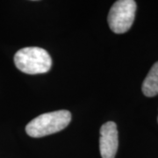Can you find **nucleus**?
Wrapping results in <instances>:
<instances>
[{
	"label": "nucleus",
	"instance_id": "nucleus-1",
	"mask_svg": "<svg viewBox=\"0 0 158 158\" xmlns=\"http://www.w3.org/2000/svg\"><path fill=\"white\" fill-rule=\"evenodd\" d=\"M70 121L71 113L67 110L43 113L27 125L26 132L33 138H40L62 131L68 127Z\"/></svg>",
	"mask_w": 158,
	"mask_h": 158
},
{
	"label": "nucleus",
	"instance_id": "nucleus-2",
	"mask_svg": "<svg viewBox=\"0 0 158 158\" xmlns=\"http://www.w3.org/2000/svg\"><path fill=\"white\" fill-rule=\"evenodd\" d=\"M18 69L28 75L46 73L52 66V59L48 51L38 47H27L18 51L14 56Z\"/></svg>",
	"mask_w": 158,
	"mask_h": 158
},
{
	"label": "nucleus",
	"instance_id": "nucleus-3",
	"mask_svg": "<svg viewBox=\"0 0 158 158\" xmlns=\"http://www.w3.org/2000/svg\"><path fill=\"white\" fill-rule=\"evenodd\" d=\"M136 2L134 0H118L111 7L108 13L109 27L115 34H125L135 21Z\"/></svg>",
	"mask_w": 158,
	"mask_h": 158
},
{
	"label": "nucleus",
	"instance_id": "nucleus-4",
	"mask_svg": "<svg viewBox=\"0 0 158 158\" xmlns=\"http://www.w3.org/2000/svg\"><path fill=\"white\" fill-rule=\"evenodd\" d=\"M118 135L117 125L108 121L100 127L99 149L102 158H114L118 147Z\"/></svg>",
	"mask_w": 158,
	"mask_h": 158
},
{
	"label": "nucleus",
	"instance_id": "nucleus-5",
	"mask_svg": "<svg viewBox=\"0 0 158 158\" xmlns=\"http://www.w3.org/2000/svg\"><path fill=\"white\" fill-rule=\"evenodd\" d=\"M141 90L146 97L156 96L158 94V62L153 65L144 79Z\"/></svg>",
	"mask_w": 158,
	"mask_h": 158
},
{
	"label": "nucleus",
	"instance_id": "nucleus-6",
	"mask_svg": "<svg viewBox=\"0 0 158 158\" xmlns=\"http://www.w3.org/2000/svg\"><path fill=\"white\" fill-rule=\"evenodd\" d=\"M157 121H158V118H157Z\"/></svg>",
	"mask_w": 158,
	"mask_h": 158
}]
</instances>
